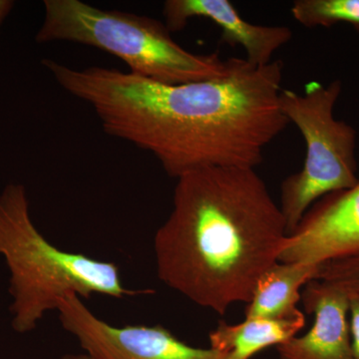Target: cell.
Returning <instances> with one entry per match:
<instances>
[{"label": "cell", "instance_id": "ba28073f", "mask_svg": "<svg viewBox=\"0 0 359 359\" xmlns=\"http://www.w3.org/2000/svg\"><path fill=\"white\" fill-rule=\"evenodd\" d=\"M163 16L170 32L184 29L193 18L211 20L221 30L224 43L242 47L245 59L257 66L271 63L275 52L292 39L287 26L252 25L244 20L229 0H168Z\"/></svg>", "mask_w": 359, "mask_h": 359}, {"label": "cell", "instance_id": "7c38bea8", "mask_svg": "<svg viewBox=\"0 0 359 359\" xmlns=\"http://www.w3.org/2000/svg\"><path fill=\"white\" fill-rule=\"evenodd\" d=\"M290 13L306 28H328L346 23L359 35V0H297Z\"/></svg>", "mask_w": 359, "mask_h": 359}, {"label": "cell", "instance_id": "9c48e42d", "mask_svg": "<svg viewBox=\"0 0 359 359\" xmlns=\"http://www.w3.org/2000/svg\"><path fill=\"white\" fill-rule=\"evenodd\" d=\"M302 301L313 314V327L306 334L276 346L280 359H354L349 328V297L320 280L304 285Z\"/></svg>", "mask_w": 359, "mask_h": 359}, {"label": "cell", "instance_id": "2e32d148", "mask_svg": "<svg viewBox=\"0 0 359 359\" xmlns=\"http://www.w3.org/2000/svg\"><path fill=\"white\" fill-rule=\"evenodd\" d=\"M61 359H93L87 353H68L63 355Z\"/></svg>", "mask_w": 359, "mask_h": 359}, {"label": "cell", "instance_id": "4fadbf2b", "mask_svg": "<svg viewBox=\"0 0 359 359\" xmlns=\"http://www.w3.org/2000/svg\"><path fill=\"white\" fill-rule=\"evenodd\" d=\"M316 280L339 287L348 297L359 295V256L320 264Z\"/></svg>", "mask_w": 359, "mask_h": 359}, {"label": "cell", "instance_id": "30bf717a", "mask_svg": "<svg viewBox=\"0 0 359 359\" xmlns=\"http://www.w3.org/2000/svg\"><path fill=\"white\" fill-rule=\"evenodd\" d=\"M318 269V264L278 262L257 282L247 304L245 318L282 320L301 316L297 304L302 287L316 280Z\"/></svg>", "mask_w": 359, "mask_h": 359}, {"label": "cell", "instance_id": "5bb4252c", "mask_svg": "<svg viewBox=\"0 0 359 359\" xmlns=\"http://www.w3.org/2000/svg\"><path fill=\"white\" fill-rule=\"evenodd\" d=\"M348 318L354 359H359V295L349 297Z\"/></svg>", "mask_w": 359, "mask_h": 359}, {"label": "cell", "instance_id": "8fae6325", "mask_svg": "<svg viewBox=\"0 0 359 359\" xmlns=\"http://www.w3.org/2000/svg\"><path fill=\"white\" fill-rule=\"evenodd\" d=\"M304 325V313L282 320L245 318L236 325L219 321L218 327L210 332V347L233 359H250L269 346L276 347L292 339Z\"/></svg>", "mask_w": 359, "mask_h": 359}, {"label": "cell", "instance_id": "52a82bcc", "mask_svg": "<svg viewBox=\"0 0 359 359\" xmlns=\"http://www.w3.org/2000/svg\"><path fill=\"white\" fill-rule=\"evenodd\" d=\"M359 256V176L351 188L311 205L285 240L282 263L320 264Z\"/></svg>", "mask_w": 359, "mask_h": 359}, {"label": "cell", "instance_id": "5b68a950", "mask_svg": "<svg viewBox=\"0 0 359 359\" xmlns=\"http://www.w3.org/2000/svg\"><path fill=\"white\" fill-rule=\"evenodd\" d=\"M341 87L339 80L327 85L311 81L302 94L287 89L280 92V109L301 132L306 147L301 171L280 186V208L287 236L314 203L351 188L358 181L355 129L334 114Z\"/></svg>", "mask_w": 359, "mask_h": 359}, {"label": "cell", "instance_id": "277c9868", "mask_svg": "<svg viewBox=\"0 0 359 359\" xmlns=\"http://www.w3.org/2000/svg\"><path fill=\"white\" fill-rule=\"evenodd\" d=\"M37 43L72 42L112 54L129 73L165 84L226 75L230 58L196 54L177 43L165 23L138 14L106 11L81 0H45Z\"/></svg>", "mask_w": 359, "mask_h": 359}, {"label": "cell", "instance_id": "6da1fadb", "mask_svg": "<svg viewBox=\"0 0 359 359\" xmlns=\"http://www.w3.org/2000/svg\"><path fill=\"white\" fill-rule=\"evenodd\" d=\"M42 65L95 111L106 134L148 151L172 178L210 167L256 169L290 124L280 109L283 63L230 58L224 76L165 84L115 68Z\"/></svg>", "mask_w": 359, "mask_h": 359}, {"label": "cell", "instance_id": "7a4b0ae2", "mask_svg": "<svg viewBox=\"0 0 359 359\" xmlns=\"http://www.w3.org/2000/svg\"><path fill=\"white\" fill-rule=\"evenodd\" d=\"M287 238L280 205L256 169L196 170L177 179L173 209L156 233L158 278L224 316L250 302Z\"/></svg>", "mask_w": 359, "mask_h": 359}, {"label": "cell", "instance_id": "8992f818", "mask_svg": "<svg viewBox=\"0 0 359 359\" xmlns=\"http://www.w3.org/2000/svg\"><path fill=\"white\" fill-rule=\"evenodd\" d=\"M57 311L62 327L93 359H233L212 347L190 346L160 325L115 327L76 294L59 302Z\"/></svg>", "mask_w": 359, "mask_h": 359}, {"label": "cell", "instance_id": "3957f363", "mask_svg": "<svg viewBox=\"0 0 359 359\" xmlns=\"http://www.w3.org/2000/svg\"><path fill=\"white\" fill-rule=\"evenodd\" d=\"M0 256L11 273L9 311L18 334L34 330L67 295L124 299L150 294L127 289L115 263L65 252L49 243L33 223L27 192L21 184H8L0 192Z\"/></svg>", "mask_w": 359, "mask_h": 359}, {"label": "cell", "instance_id": "9a60e30c", "mask_svg": "<svg viewBox=\"0 0 359 359\" xmlns=\"http://www.w3.org/2000/svg\"><path fill=\"white\" fill-rule=\"evenodd\" d=\"M14 1L13 0H0V28L8 14L13 11Z\"/></svg>", "mask_w": 359, "mask_h": 359}]
</instances>
